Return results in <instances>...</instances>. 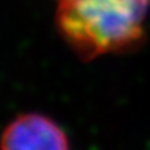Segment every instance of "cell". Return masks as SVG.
Listing matches in <instances>:
<instances>
[{
    "mask_svg": "<svg viewBox=\"0 0 150 150\" xmlns=\"http://www.w3.org/2000/svg\"><path fill=\"white\" fill-rule=\"evenodd\" d=\"M0 150H71L68 136L54 120L39 112H25L4 128Z\"/></svg>",
    "mask_w": 150,
    "mask_h": 150,
    "instance_id": "7a4b0ae2",
    "label": "cell"
},
{
    "mask_svg": "<svg viewBox=\"0 0 150 150\" xmlns=\"http://www.w3.org/2000/svg\"><path fill=\"white\" fill-rule=\"evenodd\" d=\"M56 29L82 61L135 52L146 40L150 0H54Z\"/></svg>",
    "mask_w": 150,
    "mask_h": 150,
    "instance_id": "6da1fadb",
    "label": "cell"
}]
</instances>
